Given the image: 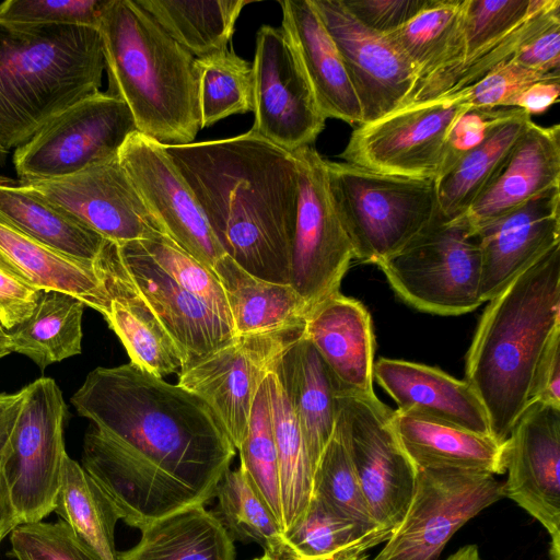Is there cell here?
Returning a JSON list of instances; mask_svg holds the SVG:
<instances>
[{"mask_svg":"<svg viewBox=\"0 0 560 560\" xmlns=\"http://www.w3.org/2000/svg\"><path fill=\"white\" fill-rule=\"evenodd\" d=\"M292 154L298 166L299 198L290 284L308 314L340 292L341 280L354 255L330 199L326 160L313 147L298 149Z\"/></svg>","mask_w":560,"mask_h":560,"instance_id":"7c38bea8","label":"cell"},{"mask_svg":"<svg viewBox=\"0 0 560 560\" xmlns=\"http://www.w3.org/2000/svg\"><path fill=\"white\" fill-rule=\"evenodd\" d=\"M533 401L560 409V332L551 338L536 368L529 402Z\"/></svg>","mask_w":560,"mask_h":560,"instance_id":"11a10c76","label":"cell"},{"mask_svg":"<svg viewBox=\"0 0 560 560\" xmlns=\"http://www.w3.org/2000/svg\"><path fill=\"white\" fill-rule=\"evenodd\" d=\"M560 409L529 402L506 440L503 497L536 518L560 560Z\"/></svg>","mask_w":560,"mask_h":560,"instance_id":"ac0fdd59","label":"cell"},{"mask_svg":"<svg viewBox=\"0 0 560 560\" xmlns=\"http://www.w3.org/2000/svg\"><path fill=\"white\" fill-rule=\"evenodd\" d=\"M416 470L407 511L373 560H435L460 527L504 498L503 483L492 474Z\"/></svg>","mask_w":560,"mask_h":560,"instance_id":"30bf717a","label":"cell"},{"mask_svg":"<svg viewBox=\"0 0 560 560\" xmlns=\"http://www.w3.org/2000/svg\"><path fill=\"white\" fill-rule=\"evenodd\" d=\"M19 525L20 518L12 502L9 486L0 465V544Z\"/></svg>","mask_w":560,"mask_h":560,"instance_id":"680465c9","label":"cell"},{"mask_svg":"<svg viewBox=\"0 0 560 560\" xmlns=\"http://www.w3.org/2000/svg\"><path fill=\"white\" fill-rule=\"evenodd\" d=\"M24 388L18 393H0V454L3 451L21 412Z\"/></svg>","mask_w":560,"mask_h":560,"instance_id":"6f0895ef","label":"cell"},{"mask_svg":"<svg viewBox=\"0 0 560 560\" xmlns=\"http://www.w3.org/2000/svg\"><path fill=\"white\" fill-rule=\"evenodd\" d=\"M558 73L537 72L508 60L469 88L447 97H457L467 107H510L528 85Z\"/></svg>","mask_w":560,"mask_h":560,"instance_id":"f907efd6","label":"cell"},{"mask_svg":"<svg viewBox=\"0 0 560 560\" xmlns=\"http://www.w3.org/2000/svg\"><path fill=\"white\" fill-rule=\"evenodd\" d=\"M196 59L228 49L248 0H135Z\"/></svg>","mask_w":560,"mask_h":560,"instance_id":"836d02e7","label":"cell"},{"mask_svg":"<svg viewBox=\"0 0 560 560\" xmlns=\"http://www.w3.org/2000/svg\"><path fill=\"white\" fill-rule=\"evenodd\" d=\"M107 2L108 0H8L0 4V22L98 28Z\"/></svg>","mask_w":560,"mask_h":560,"instance_id":"c3c4849f","label":"cell"},{"mask_svg":"<svg viewBox=\"0 0 560 560\" xmlns=\"http://www.w3.org/2000/svg\"><path fill=\"white\" fill-rule=\"evenodd\" d=\"M511 61L541 73L560 69V15L529 37L511 57Z\"/></svg>","mask_w":560,"mask_h":560,"instance_id":"f5cc1de1","label":"cell"},{"mask_svg":"<svg viewBox=\"0 0 560 560\" xmlns=\"http://www.w3.org/2000/svg\"><path fill=\"white\" fill-rule=\"evenodd\" d=\"M466 108L457 97L406 105L359 125L340 156L382 173L436 179L447 132Z\"/></svg>","mask_w":560,"mask_h":560,"instance_id":"9a60e30c","label":"cell"},{"mask_svg":"<svg viewBox=\"0 0 560 560\" xmlns=\"http://www.w3.org/2000/svg\"><path fill=\"white\" fill-rule=\"evenodd\" d=\"M376 266L396 294L419 311L454 316L483 303L480 245L466 214L453 220L439 217Z\"/></svg>","mask_w":560,"mask_h":560,"instance_id":"52a82bcc","label":"cell"},{"mask_svg":"<svg viewBox=\"0 0 560 560\" xmlns=\"http://www.w3.org/2000/svg\"><path fill=\"white\" fill-rule=\"evenodd\" d=\"M283 535L292 560H369L368 551L392 533L345 518L312 497L303 516Z\"/></svg>","mask_w":560,"mask_h":560,"instance_id":"d590c367","label":"cell"},{"mask_svg":"<svg viewBox=\"0 0 560 560\" xmlns=\"http://www.w3.org/2000/svg\"><path fill=\"white\" fill-rule=\"evenodd\" d=\"M560 332V245L489 301L467 352L465 381L491 435L505 442L530 401L536 368Z\"/></svg>","mask_w":560,"mask_h":560,"instance_id":"3957f363","label":"cell"},{"mask_svg":"<svg viewBox=\"0 0 560 560\" xmlns=\"http://www.w3.org/2000/svg\"><path fill=\"white\" fill-rule=\"evenodd\" d=\"M0 221L72 258L94 262L106 240L72 215L0 176Z\"/></svg>","mask_w":560,"mask_h":560,"instance_id":"1f68e13d","label":"cell"},{"mask_svg":"<svg viewBox=\"0 0 560 560\" xmlns=\"http://www.w3.org/2000/svg\"><path fill=\"white\" fill-rule=\"evenodd\" d=\"M523 112L516 107H467L451 126L443 149L440 178L502 122Z\"/></svg>","mask_w":560,"mask_h":560,"instance_id":"681fc988","label":"cell"},{"mask_svg":"<svg viewBox=\"0 0 560 560\" xmlns=\"http://www.w3.org/2000/svg\"><path fill=\"white\" fill-rule=\"evenodd\" d=\"M393 425L416 468L505 472L506 441L398 409Z\"/></svg>","mask_w":560,"mask_h":560,"instance_id":"4316f807","label":"cell"},{"mask_svg":"<svg viewBox=\"0 0 560 560\" xmlns=\"http://www.w3.org/2000/svg\"><path fill=\"white\" fill-rule=\"evenodd\" d=\"M237 335L296 329L305 326L306 306L291 284L257 278L229 255L213 266Z\"/></svg>","mask_w":560,"mask_h":560,"instance_id":"f546056e","label":"cell"},{"mask_svg":"<svg viewBox=\"0 0 560 560\" xmlns=\"http://www.w3.org/2000/svg\"><path fill=\"white\" fill-rule=\"evenodd\" d=\"M312 497L345 518L368 528H382L370 512L347 445L336 428L314 469Z\"/></svg>","mask_w":560,"mask_h":560,"instance_id":"7bdbcfd3","label":"cell"},{"mask_svg":"<svg viewBox=\"0 0 560 560\" xmlns=\"http://www.w3.org/2000/svg\"><path fill=\"white\" fill-rule=\"evenodd\" d=\"M373 378L400 411L491 435L486 409L465 380L438 368L386 358L374 362Z\"/></svg>","mask_w":560,"mask_h":560,"instance_id":"d4e9b609","label":"cell"},{"mask_svg":"<svg viewBox=\"0 0 560 560\" xmlns=\"http://www.w3.org/2000/svg\"><path fill=\"white\" fill-rule=\"evenodd\" d=\"M560 94V73L536 81L523 90L510 104L524 110L530 117L545 113L558 102Z\"/></svg>","mask_w":560,"mask_h":560,"instance_id":"9f6ffc18","label":"cell"},{"mask_svg":"<svg viewBox=\"0 0 560 560\" xmlns=\"http://www.w3.org/2000/svg\"><path fill=\"white\" fill-rule=\"evenodd\" d=\"M336 44L359 101L363 124L401 108L417 73L385 35L362 25L342 0H311Z\"/></svg>","mask_w":560,"mask_h":560,"instance_id":"d6986e66","label":"cell"},{"mask_svg":"<svg viewBox=\"0 0 560 560\" xmlns=\"http://www.w3.org/2000/svg\"><path fill=\"white\" fill-rule=\"evenodd\" d=\"M240 466L266 502L283 532V513L276 444L266 378L256 395L247 433L237 448Z\"/></svg>","mask_w":560,"mask_h":560,"instance_id":"ee69618b","label":"cell"},{"mask_svg":"<svg viewBox=\"0 0 560 560\" xmlns=\"http://www.w3.org/2000/svg\"><path fill=\"white\" fill-rule=\"evenodd\" d=\"M446 560H480L478 547L476 545H466Z\"/></svg>","mask_w":560,"mask_h":560,"instance_id":"91938a15","label":"cell"},{"mask_svg":"<svg viewBox=\"0 0 560 560\" xmlns=\"http://www.w3.org/2000/svg\"><path fill=\"white\" fill-rule=\"evenodd\" d=\"M97 30L106 93L127 105L137 131L163 145L192 143L201 129L197 59L135 0H108Z\"/></svg>","mask_w":560,"mask_h":560,"instance_id":"277c9868","label":"cell"},{"mask_svg":"<svg viewBox=\"0 0 560 560\" xmlns=\"http://www.w3.org/2000/svg\"><path fill=\"white\" fill-rule=\"evenodd\" d=\"M466 5L467 0H434L401 28L385 35L416 70V82L458 60Z\"/></svg>","mask_w":560,"mask_h":560,"instance_id":"8d00e7d4","label":"cell"},{"mask_svg":"<svg viewBox=\"0 0 560 560\" xmlns=\"http://www.w3.org/2000/svg\"><path fill=\"white\" fill-rule=\"evenodd\" d=\"M266 387L278 456L284 533L303 516L312 500L313 467L277 364L266 376Z\"/></svg>","mask_w":560,"mask_h":560,"instance_id":"e575fe53","label":"cell"},{"mask_svg":"<svg viewBox=\"0 0 560 560\" xmlns=\"http://www.w3.org/2000/svg\"><path fill=\"white\" fill-rule=\"evenodd\" d=\"M54 511L102 560H117L115 526L118 513L93 478L65 457Z\"/></svg>","mask_w":560,"mask_h":560,"instance_id":"74e56055","label":"cell"},{"mask_svg":"<svg viewBox=\"0 0 560 560\" xmlns=\"http://www.w3.org/2000/svg\"><path fill=\"white\" fill-rule=\"evenodd\" d=\"M39 291L0 268V326L9 330L27 319Z\"/></svg>","mask_w":560,"mask_h":560,"instance_id":"db71d44e","label":"cell"},{"mask_svg":"<svg viewBox=\"0 0 560 560\" xmlns=\"http://www.w3.org/2000/svg\"><path fill=\"white\" fill-rule=\"evenodd\" d=\"M253 560H292L291 558H279L265 552L262 556L254 558Z\"/></svg>","mask_w":560,"mask_h":560,"instance_id":"6125c7cd","label":"cell"},{"mask_svg":"<svg viewBox=\"0 0 560 560\" xmlns=\"http://www.w3.org/2000/svg\"><path fill=\"white\" fill-rule=\"evenodd\" d=\"M95 264L108 293L102 315L130 362L161 378L180 369L183 357L177 345L136 288L114 242L106 240Z\"/></svg>","mask_w":560,"mask_h":560,"instance_id":"7402d4cb","label":"cell"},{"mask_svg":"<svg viewBox=\"0 0 560 560\" xmlns=\"http://www.w3.org/2000/svg\"><path fill=\"white\" fill-rule=\"evenodd\" d=\"M277 370L296 413L314 472L335 429L338 386L304 331L283 352Z\"/></svg>","mask_w":560,"mask_h":560,"instance_id":"f1b7e54d","label":"cell"},{"mask_svg":"<svg viewBox=\"0 0 560 560\" xmlns=\"http://www.w3.org/2000/svg\"><path fill=\"white\" fill-rule=\"evenodd\" d=\"M330 199L354 259L377 265L439 217L436 183L326 160Z\"/></svg>","mask_w":560,"mask_h":560,"instance_id":"8992f818","label":"cell"},{"mask_svg":"<svg viewBox=\"0 0 560 560\" xmlns=\"http://www.w3.org/2000/svg\"><path fill=\"white\" fill-rule=\"evenodd\" d=\"M0 465L21 524L39 522L55 509L65 457L68 416L61 389L50 377L26 385Z\"/></svg>","mask_w":560,"mask_h":560,"instance_id":"ba28073f","label":"cell"},{"mask_svg":"<svg viewBox=\"0 0 560 560\" xmlns=\"http://www.w3.org/2000/svg\"><path fill=\"white\" fill-rule=\"evenodd\" d=\"M84 306L72 294L40 290L33 314L7 330L12 352L28 357L42 370L80 354Z\"/></svg>","mask_w":560,"mask_h":560,"instance_id":"d6a6232c","label":"cell"},{"mask_svg":"<svg viewBox=\"0 0 560 560\" xmlns=\"http://www.w3.org/2000/svg\"><path fill=\"white\" fill-rule=\"evenodd\" d=\"M0 268L37 290L79 298L101 314L108 293L94 262L55 250L0 221Z\"/></svg>","mask_w":560,"mask_h":560,"instance_id":"83f0119b","label":"cell"},{"mask_svg":"<svg viewBox=\"0 0 560 560\" xmlns=\"http://www.w3.org/2000/svg\"><path fill=\"white\" fill-rule=\"evenodd\" d=\"M18 183L107 241L120 244L164 234L144 206L118 155L70 175L20 178Z\"/></svg>","mask_w":560,"mask_h":560,"instance_id":"2e32d148","label":"cell"},{"mask_svg":"<svg viewBox=\"0 0 560 560\" xmlns=\"http://www.w3.org/2000/svg\"><path fill=\"white\" fill-rule=\"evenodd\" d=\"M476 232L481 252L480 296L489 302L560 245V188L528 200Z\"/></svg>","mask_w":560,"mask_h":560,"instance_id":"44dd1931","label":"cell"},{"mask_svg":"<svg viewBox=\"0 0 560 560\" xmlns=\"http://www.w3.org/2000/svg\"><path fill=\"white\" fill-rule=\"evenodd\" d=\"M12 352L11 341L5 329L0 326V359Z\"/></svg>","mask_w":560,"mask_h":560,"instance_id":"94428289","label":"cell"},{"mask_svg":"<svg viewBox=\"0 0 560 560\" xmlns=\"http://www.w3.org/2000/svg\"><path fill=\"white\" fill-rule=\"evenodd\" d=\"M164 147L224 253L257 278L290 284L299 198L293 154L252 129Z\"/></svg>","mask_w":560,"mask_h":560,"instance_id":"7a4b0ae2","label":"cell"},{"mask_svg":"<svg viewBox=\"0 0 560 560\" xmlns=\"http://www.w3.org/2000/svg\"><path fill=\"white\" fill-rule=\"evenodd\" d=\"M233 540L220 517L198 505L142 528L139 542L117 560H234Z\"/></svg>","mask_w":560,"mask_h":560,"instance_id":"4dcf8cb0","label":"cell"},{"mask_svg":"<svg viewBox=\"0 0 560 560\" xmlns=\"http://www.w3.org/2000/svg\"><path fill=\"white\" fill-rule=\"evenodd\" d=\"M97 28L0 22V151L27 142L55 116L100 92Z\"/></svg>","mask_w":560,"mask_h":560,"instance_id":"5b68a950","label":"cell"},{"mask_svg":"<svg viewBox=\"0 0 560 560\" xmlns=\"http://www.w3.org/2000/svg\"><path fill=\"white\" fill-rule=\"evenodd\" d=\"M136 131L127 105L100 91L55 116L18 147L13 155L15 171L23 179L70 175L117 156Z\"/></svg>","mask_w":560,"mask_h":560,"instance_id":"8fae6325","label":"cell"},{"mask_svg":"<svg viewBox=\"0 0 560 560\" xmlns=\"http://www.w3.org/2000/svg\"><path fill=\"white\" fill-rule=\"evenodd\" d=\"M305 337L329 369L340 393L373 394L375 338L365 306L340 292L306 316Z\"/></svg>","mask_w":560,"mask_h":560,"instance_id":"cb8c5ba5","label":"cell"},{"mask_svg":"<svg viewBox=\"0 0 560 560\" xmlns=\"http://www.w3.org/2000/svg\"><path fill=\"white\" fill-rule=\"evenodd\" d=\"M255 121L252 130L293 152L312 147L325 128L313 89L282 27L262 25L254 58Z\"/></svg>","mask_w":560,"mask_h":560,"instance_id":"5bb4252c","label":"cell"},{"mask_svg":"<svg viewBox=\"0 0 560 560\" xmlns=\"http://www.w3.org/2000/svg\"><path fill=\"white\" fill-rule=\"evenodd\" d=\"M557 15H560V1L549 0L542 9L470 58L416 82L404 106L444 98L469 88L495 67L510 60L523 43Z\"/></svg>","mask_w":560,"mask_h":560,"instance_id":"ab89813d","label":"cell"},{"mask_svg":"<svg viewBox=\"0 0 560 560\" xmlns=\"http://www.w3.org/2000/svg\"><path fill=\"white\" fill-rule=\"evenodd\" d=\"M393 413L374 393H337L335 428L347 445L375 523L390 533L407 511L417 472L397 438Z\"/></svg>","mask_w":560,"mask_h":560,"instance_id":"9c48e42d","label":"cell"},{"mask_svg":"<svg viewBox=\"0 0 560 560\" xmlns=\"http://www.w3.org/2000/svg\"><path fill=\"white\" fill-rule=\"evenodd\" d=\"M533 122L524 110L495 127L486 140L435 179L440 217L464 215L518 137Z\"/></svg>","mask_w":560,"mask_h":560,"instance_id":"f35d334b","label":"cell"},{"mask_svg":"<svg viewBox=\"0 0 560 560\" xmlns=\"http://www.w3.org/2000/svg\"><path fill=\"white\" fill-rule=\"evenodd\" d=\"M10 540L18 560H102L62 520L21 524Z\"/></svg>","mask_w":560,"mask_h":560,"instance_id":"7dc6e473","label":"cell"},{"mask_svg":"<svg viewBox=\"0 0 560 560\" xmlns=\"http://www.w3.org/2000/svg\"><path fill=\"white\" fill-rule=\"evenodd\" d=\"M201 128L255 108L254 65L229 49L197 59Z\"/></svg>","mask_w":560,"mask_h":560,"instance_id":"b9f144b4","label":"cell"},{"mask_svg":"<svg viewBox=\"0 0 560 560\" xmlns=\"http://www.w3.org/2000/svg\"><path fill=\"white\" fill-rule=\"evenodd\" d=\"M140 242L153 260L173 280L233 326L223 289L212 270L201 265L164 234H155Z\"/></svg>","mask_w":560,"mask_h":560,"instance_id":"bcb514c9","label":"cell"},{"mask_svg":"<svg viewBox=\"0 0 560 560\" xmlns=\"http://www.w3.org/2000/svg\"><path fill=\"white\" fill-rule=\"evenodd\" d=\"M221 522L233 539L255 541L265 552L290 558L282 528L243 468L226 470L215 488Z\"/></svg>","mask_w":560,"mask_h":560,"instance_id":"60d3db41","label":"cell"},{"mask_svg":"<svg viewBox=\"0 0 560 560\" xmlns=\"http://www.w3.org/2000/svg\"><path fill=\"white\" fill-rule=\"evenodd\" d=\"M115 244L136 288L177 345L182 368L237 336L232 325L173 280L140 241Z\"/></svg>","mask_w":560,"mask_h":560,"instance_id":"ffe728a7","label":"cell"},{"mask_svg":"<svg viewBox=\"0 0 560 560\" xmlns=\"http://www.w3.org/2000/svg\"><path fill=\"white\" fill-rule=\"evenodd\" d=\"M118 160L164 234L213 271L225 253L165 147L136 131L120 148Z\"/></svg>","mask_w":560,"mask_h":560,"instance_id":"e0dca14e","label":"cell"},{"mask_svg":"<svg viewBox=\"0 0 560 560\" xmlns=\"http://www.w3.org/2000/svg\"><path fill=\"white\" fill-rule=\"evenodd\" d=\"M349 12L365 27L387 35L406 25L434 0H342Z\"/></svg>","mask_w":560,"mask_h":560,"instance_id":"816d5d0a","label":"cell"},{"mask_svg":"<svg viewBox=\"0 0 560 560\" xmlns=\"http://www.w3.org/2000/svg\"><path fill=\"white\" fill-rule=\"evenodd\" d=\"M288 34L327 118L362 125V110L335 42L311 0L279 1Z\"/></svg>","mask_w":560,"mask_h":560,"instance_id":"484cf974","label":"cell"},{"mask_svg":"<svg viewBox=\"0 0 560 560\" xmlns=\"http://www.w3.org/2000/svg\"><path fill=\"white\" fill-rule=\"evenodd\" d=\"M548 1L549 0H467L463 23L460 55L458 60L452 66L470 58L488 45L497 42L524 22L528 16L542 9Z\"/></svg>","mask_w":560,"mask_h":560,"instance_id":"f6af8a7d","label":"cell"},{"mask_svg":"<svg viewBox=\"0 0 560 560\" xmlns=\"http://www.w3.org/2000/svg\"><path fill=\"white\" fill-rule=\"evenodd\" d=\"M555 188H560V126L533 121L465 214L478 229Z\"/></svg>","mask_w":560,"mask_h":560,"instance_id":"603a6c76","label":"cell"},{"mask_svg":"<svg viewBox=\"0 0 560 560\" xmlns=\"http://www.w3.org/2000/svg\"><path fill=\"white\" fill-rule=\"evenodd\" d=\"M303 331L304 327L237 335L182 368L177 385L209 406L237 450L247 433L260 385Z\"/></svg>","mask_w":560,"mask_h":560,"instance_id":"4fadbf2b","label":"cell"},{"mask_svg":"<svg viewBox=\"0 0 560 560\" xmlns=\"http://www.w3.org/2000/svg\"><path fill=\"white\" fill-rule=\"evenodd\" d=\"M71 404L95 424L81 466L140 530L205 505L236 453L200 397L131 362L91 371Z\"/></svg>","mask_w":560,"mask_h":560,"instance_id":"6da1fadb","label":"cell"}]
</instances>
